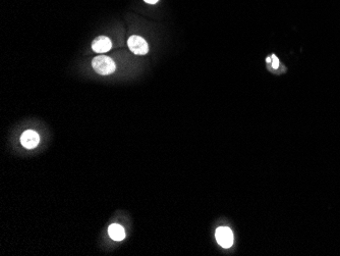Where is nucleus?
I'll return each instance as SVG.
<instances>
[{"label": "nucleus", "mask_w": 340, "mask_h": 256, "mask_svg": "<svg viewBox=\"0 0 340 256\" xmlns=\"http://www.w3.org/2000/svg\"><path fill=\"white\" fill-rule=\"evenodd\" d=\"M145 2H146L147 4H155L158 2L159 0H145Z\"/></svg>", "instance_id": "6e6552de"}, {"label": "nucleus", "mask_w": 340, "mask_h": 256, "mask_svg": "<svg viewBox=\"0 0 340 256\" xmlns=\"http://www.w3.org/2000/svg\"><path fill=\"white\" fill-rule=\"evenodd\" d=\"M272 66L273 68H278L279 66V60L275 56H272Z\"/></svg>", "instance_id": "0eeeda50"}, {"label": "nucleus", "mask_w": 340, "mask_h": 256, "mask_svg": "<svg viewBox=\"0 0 340 256\" xmlns=\"http://www.w3.org/2000/svg\"><path fill=\"white\" fill-rule=\"evenodd\" d=\"M40 142V137L35 131H25L20 137V143L21 145L27 149H33L35 148Z\"/></svg>", "instance_id": "20e7f679"}, {"label": "nucleus", "mask_w": 340, "mask_h": 256, "mask_svg": "<svg viewBox=\"0 0 340 256\" xmlns=\"http://www.w3.org/2000/svg\"><path fill=\"white\" fill-rule=\"evenodd\" d=\"M267 60V62H272V58H267V60Z\"/></svg>", "instance_id": "1a4fd4ad"}, {"label": "nucleus", "mask_w": 340, "mask_h": 256, "mask_svg": "<svg viewBox=\"0 0 340 256\" xmlns=\"http://www.w3.org/2000/svg\"><path fill=\"white\" fill-rule=\"evenodd\" d=\"M216 240L223 248H229L233 243V234L229 228L220 226L216 231Z\"/></svg>", "instance_id": "7ed1b4c3"}, {"label": "nucleus", "mask_w": 340, "mask_h": 256, "mask_svg": "<svg viewBox=\"0 0 340 256\" xmlns=\"http://www.w3.org/2000/svg\"><path fill=\"white\" fill-rule=\"evenodd\" d=\"M112 47L110 39L106 36H99L92 43V49L97 54H104L109 51Z\"/></svg>", "instance_id": "39448f33"}, {"label": "nucleus", "mask_w": 340, "mask_h": 256, "mask_svg": "<svg viewBox=\"0 0 340 256\" xmlns=\"http://www.w3.org/2000/svg\"><path fill=\"white\" fill-rule=\"evenodd\" d=\"M127 45L129 49L132 50V52L137 56H145L149 51L148 43L145 41V39L137 35L129 37L127 41Z\"/></svg>", "instance_id": "f03ea898"}, {"label": "nucleus", "mask_w": 340, "mask_h": 256, "mask_svg": "<svg viewBox=\"0 0 340 256\" xmlns=\"http://www.w3.org/2000/svg\"><path fill=\"white\" fill-rule=\"evenodd\" d=\"M108 234L110 236V238L114 241H121L124 239L125 237V233H124V230L121 226L117 224H113L109 226L108 228Z\"/></svg>", "instance_id": "423d86ee"}, {"label": "nucleus", "mask_w": 340, "mask_h": 256, "mask_svg": "<svg viewBox=\"0 0 340 256\" xmlns=\"http://www.w3.org/2000/svg\"><path fill=\"white\" fill-rule=\"evenodd\" d=\"M92 66L96 72L102 76L111 74L112 72H114L116 68L114 62L110 58L104 56L95 58L92 60Z\"/></svg>", "instance_id": "f257e3e1"}]
</instances>
